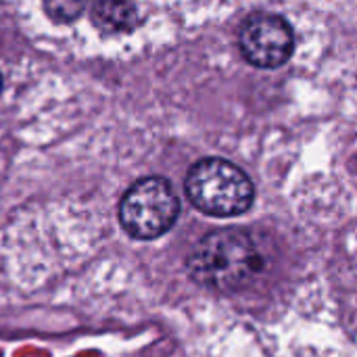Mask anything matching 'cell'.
I'll use <instances>...</instances> for the list:
<instances>
[{
  "mask_svg": "<svg viewBox=\"0 0 357 357\" xmlns=\"http://www.w3.org/2000/svg\"><path fill=\"white\" fill-rule=\"evenodd\" d=\"M186 195L199 211L215 218H232L253 205L255 190L241 167L226 159L209 157L190 167Z\"/></svg>",
  "mask_w": 357,
  "mask_h": 357,
  "instance_id": "obj_2",
  "label": "cell"
},
{
  "mask_svg": "<svg viewBox=\"0 0 357 357\" xmlns=\"http://www.w3.org/2000/svg\"><path fill=\"white\" fill-rule=\"evenodd\" d=\"M90 13L100 33H130L138 23L134 0H92Z\"/></svg>",
  "mask_w": 357,
  "mask_h": 357,
  "instance_id": "obj_5",
  "label": "cell"
},
{
  "mask_svg": "<svg viewBox=\"0 0 357 357\" xmlns=\"http://www.w3.org/2000/svg\"><path fill=\"white\" fill-rule=\"evenodd\" d=\"M88 0H42L44 15L56 25H69L82 19Z\"/></svg>",
  "mask_w": 357,
  "mask_h": 357,
  "instance_id": "obj_6",
  "label": "cell"
},
{
  "mask_svg": "<svg viewBox=\"0 0 357 357\" xmlns=\"http://www.w3.org/2000/svg\"><path fill=\"white\" fill-rule=\"evenodd\" d=\"M0 88H2V77H0Z\"/></svg>",
  "mask_w": 357,
  "mask_h": 357,
  "instance_id": "obj_7",
  "label": "cell"
},
{
  "mask_svg": "<svg viewBox=\"0 0 357 357\" xmlns=\"http://www.w3.org/2000/svg\"><path fill=\"white\" fill-rule=\"evenodd\" d=\"M180 213V201L163 178L138 180L121 199L119 222L123 230L140 241L165 234Z\"/></svg>",
  "mask_w": 357,
  "mask_h": 357,
  "instance_id": "obj_3",
  "label": "cell"
},
{
  "mask_svg": "<svg viewBox=\"0 0 357 357\" xmlns=\"http://www.w3.org/2000/svg\"><path fill=\"white\" fill-rule=\"evenodd\" d=\"M241 52L245 59L264 69H274L284 65L293 52V31L291 25L270 13H257L245 19L238 33Z\"/></svg>",
  "mask_w": 357,
  "mask_h": 357,
  "instance_id": "obj_4",
  "label": "cell"
},
{
  "mask_svg": "<svg viewBox=\"0 0 357 357\" xmlns=\"http://www.w3.org/2000/svg\"><path fill=\"white\" fill-rule=\"evenodd\" d=\"M264 268L255 238L243 230L226 228L207 234L188 257L190 276L215 291H238Z\"/></svg>",
  "mask_w": 357,
  "mask_h": 357,
  "instance_id": "obj_1",
  "label": "cell"
}]
</instances>
